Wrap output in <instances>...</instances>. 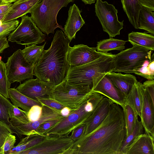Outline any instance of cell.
Here are the masks:
<instances>
[{
  "mask_svg": "<svg viewBox=\"0 0 154 154\" xmlns=\"http://www.w3.org/2000/svg\"><path fill=\"white\" fill-rule=\"evenodd\" d=\"M126 134L123 109L113 102L103 122L90 134L74 142L67 154H119Z\"/></svg>",
  "mask_w": 154,
  "mask_h": 154,
  "instance_id": "6da1fadb",
  "label": "cell"
},
{
  "mask_svg": "<svg viewBox=\"0 0 154 154\" xmlns=\"http://www.w3.org/2000/svg\"><path fill=\"white\" fill-rule=\"evenodd\" d=\"M70 42L61 30H57L50 47L35 64L33 75L54 86L65 81L70 66L67 60Z\"/></svg>",
  "mask_w": 154,
  "mask_h": 154,
  "instance_id": "7a4b0ae2",
  "label": "cell"
},
{
  "mask_svg": "<svg viewBox=\"0 0 154 154\" xmlns=\"http://www.w3.org/2000/svg\"><path fill=\"white\" fill-rule=\"evenodd\" d=\"M115 54L104 53L100 57L87 64L70 66L66 79L71 85H90L93 86V79L98 75L112 72Z\"/></svg>",
  "mask_w": 154,
  "mask_h": 154,
  "instance_id": "3957f363",
  "label": "cell"
},
{
  "mask_svg": "<svg viewBox=\"0 0 154 154\" xmlns=\"http://www.w3.org/2000/svg\"><path fill=\"white\" fill-rule=\"evenodd\" d=\"M74 0H42L30 13L31 18L37 26L43 33L48 35L54 34V30L63 28L57 23V17L59 11L66 7Z\"/></svg>",
  "mask_w": 154,
  "mask_h": 154,
  "instance_id": "277c9868",
  "label": "cell"
},
{
  "mask_svg": "<svg viewBox=\"0 0 154 154\" xmlns=\"http://www.w3.org/2000/svg\"><path fill=\"white\" fill-rule=\"evenodd\" d=\"M92 87L88 85H71L65 80L54 87L49 98L58 102L72 111L78 109L87 100L92 92Z\"/></svg>",
  "mask_w": 154,
  "mask_h": 154,
  "instance_id": "5b68a950",
  "label": "cell"
},
{
  "mask_svg": "<svg viewBox=\"0 0 154 154\" xmlns=\"http://www.w3.org/2000/svg\"><path fill=\"white\" fill-rule=\"evenodd\" d=\"M152 51L137 45L115 55L112 72L134 73L146 60L152 59Z\"/></svg>",
  "mask_w": 154,
  "mask_h": 154,
  "instance_id": "8992f818",
  "label": "cell"
},
{
  "mask_svg": "<svg viewBox=\"0 0 154 154\" xmlns=\"http://www.w3.org/2000/svg\"><path fill=\"white\" fill-rule=\"evenodd\" d=\"M21 19L19 26L9 35L8 41L28 46L45 41V35L37 26L31 17L25 15Z\"/></svg>",
  "mask_w": 154,
  "mask_h": 154,
  "instance_id": "52a82bcc",
  "label": "cell"
},
{
  "mask_svg": "<svg viewBox=\"0 0 154 154\" xmlns=\"http://www.w3.org/2000/svg\"><path fill=\"white\" fill-rule=\"evenodd\" d=\"M86 100L78 109L71 111L68 116L61 119L48 130L44 135L67 136L75 129L84 124L85 121L93 113L89 112L86 108Z\"/></svg>",
  "mask_w": 154,
  "mask_h": 154,
  "instance_id": "ba28073f",
  "label": "cell"
},
{
  "mask_svg": "<svg viewBox=\"0 0 154 154\" xmlns=\"http://www.w3.org/2000/svg\"><path fill=\"white\" fill-rule=\"evenodd\" d=\"M96 15L102 25L103 31L110 38L115 37L120 34L123 28V21L118 19L117 10L114 6L102 0H97L95 4Z\"/></svg>",
  "mask_w": 154,
  "mask_h": 154,
  "instance_id": "9c48e42d",
  "label": "cell"
},
{
  "mask_svg": "<svg viewBox=\"0 0 154 154\" xmlns=\"http://www.w3.org/2000/svg\"><path fill=\"white\" fill-rule=\"evenodd\" d=\"M8 76L11 83L23 81L33 77L35 64L28 62L19 49L8 58L5 63Z\"/></svg>",
  "mask_w": 154,
  "mask_h": 154,
  "instance_id": "30bf717a",
  "label": "cell"
},
{
  "mask_svg": "<svg viewBox=\"0 0 154 154\" xmlns=\"http://www.w3.org/2000/svg\"><path fill=\"white\" fill-rule=\"evenodd\" d=\"M73 142L70 136H47L38 144L20 154H67Z\"/></svg>",
  "mask_w": 154,
  "mask_h": 154,
  "instance_id": "8fae6325",
  "label": "cell"
},
{
  "mask_svg": "<svg viewBox=\"0 0 154 154\" xmlns=\"http://www.w3.org/2000/svg\"><path fill=\"white\" fill-rule=\"evenodd\" d=\"M42 108L41 115L38 119L35 121L27 123L11 122L12 125L11 130L13 133L20 138L22 137V135L29 136L36 134L37 129L42 124L51 120L64 117L61 115L60 110L44 105H42Z\"/></svg>",
  "mask_w": 154,
  "mask_h": 154,
  "instance_id": "7c38bea8",
  "label": "cell"
},
{
  "mask_svg": "<svg viewBox=\"0 0 154 154\" xmlns=\"http://www.w3.org/2000/svg\"><path fill=\"white\" fill-rule=\"evenodd\" d=\"M106 74H99L93 79L92 91L101 94L122 107L125 104V97L114 86Z\"/></svg>",
  "mask_w": 154,
  "mask_h": 154,
  "instance_id": "4fadbf2b",
  "label": "cell"
},
{
  "mask_svg": "<svg viewBox=\"0 0 154 154\" xmlns=\"http://www.w3.org/2000/svg\"><path fill=\"white\" fill-rule=\"evenodd\" d=\"M104 53L96 51V47L91 48L84 44L69 46L67 54V60L70 66L82 65L98 59Z\"/></svg>",
  "mask_w": 154,
  "mask_h": 154,
  "instance_id": "5bb4252c",
  "label": "cell"
},
{
  "mask_svg": "<svg viewBox=\"0 0 154 154\" xmlns=\"http://www.w3.org/2000/svg\"><path fill=\"white\" fill-rule=\"evenodd\" d=\"M54 86L45 83L38 79H29L17 87L20 92L32 99L49 98L50 95Z\"/></svg>",
  "mask_w": 154,
  "mask_h": 154,
  "instance_id": "9a60e30c",
  "label": "cell"
},
{
  "mask_svg": "<svg viewBox=\"0 0 154 154\" xmlns=\"http://www.w3.org/2000/svg\"><path fill=\"white\" fill-rule=\"evenodd\" d=\"M112 103V101L105 97L102 99L94 112L85 122L86 128L82 137L90 134L103 122L107 116Z\"/></svg>",
  "mask_w": 154,
  "mask_h": 154,
  "instance_id": "2e32d148",
  "label": "cell"
},
{
  "mask_svg": "<svg viewBox=\"0 0 154 154\" xmlns=\"http://www.w3.org/2000/svg\"><path fill=\"white\" fill-rule=\"evenodd\" d=\"M142 104L141 121L145 133L154 137V103L145 89L142 84L141 88Z\"/></svg>",
  "mask_w": 154,
  "mask_h": 154,
  "instance_id": "e0dca14e",
  "label": "cell"
},
{
  "mask_svg": "<svg viewBox=\"0 0 154 154\" xmlns=\"http://www.w3.org/2000/svg\"><path fill=\"white\" fill-rule=\"evenodd\" d=\"M81 12L75 4L69 8L68 17L63 29L66 36L70 42L75 38L76 32L85 23L81 15Z\"/></svg>",
  "mask_w": 154,
  "mask_h": 154,
  "instance_id": "ac0fdd59",
  "label": "cell"
},
{
  "mask_svg": "<svg viewBox=\"0 0 154 154\" xmlns=\"http://www.w3.org/2000/svg\"><path fill=\"white\" fill-rule=\"evenodd\" d=\"M125 154H154V137L146 133L138 135L127 148Z\"/></svg>",
  "mask_w": 154,
  "mask_h": 154,
  "instance_id": "d6986e66",
  "label": "cell"
},
{
  "mask_svg": "<svg viewBox=\"0 0 154 154\" xmlns=\"http://www.w3.org/2000/svg\"><path fill=\"white\" fill-rule=\"evenodd\" d=\"M42 0H18L12 4L2 21H11L30 13Z\"/></svg>",
  "mask_w": 154,
  "mask_h": 154,
  "instance_id": "ffe728a7",
  "label": "cell"
},
{
  "mask_svg": "<svg viewBox=\"0 0 154 154\" xmlns=\"http://www.w3.org/2000/svg\"><path fill=\"white\" fill-rule=\"evenodd\" d=\"M106 75L125 97L137 81L136 77L130 74H123L112 72L106 73Z\"/></svg>",
  "mask_w": 154,
  "mask_h": 154,
  "instance_id": "44dd1931",
  "label": "cell"
},
{
  "mask_svg": "<svg viewBox=\"0 0 154 154\" xmlns=\"http://www.w3.org/2000/svg\"><path fill=\"white\" fill-rule=\"evenodd\" d=\"M9 98L13 105L21 108L23 110L28 112L32 106L38 105L42 106L38 101L27 97L19 91L16 88H10L8 91Z\"/></svg>",
  "mask_w": 154,
  "mask_h": 154,
  "instance_id": "7402d4cb",
  "label": "cell"
},
{
  "mask_svg": "<svg viewBox=\"0 0 154 154\" xmlns=\"http://www.w3.org/2000/svg\"><path fill=\"white\" fill-rule=\"evenodd\" d=\"M142 84L137 81L125 97V104L130 105L140 118L142 104L141 92Z\"/></svg>",
  "mask_w": 154,
  "mask_h": 154,
  "instance_id": "603a6c76",
  "label": "cell"
},
{
  "mask_svg": "<svg viewBox=\"0 0 154 154\" xmlns=\"http://www.w3.org/2000/svg\"><path fill=\"white\" fill-rule=\"evenodd\" d=\"M122 7L129 22L136 29H138V18L142 5L139 0H121Z\"/></svg>",
  "mask_w": 154,
  "mask_h": 154,
  "instance_id": "cb8c5ba5",
  "label": "cell"
},
{
  "mask_svg": "<svg viewBox=\"0 0 154 154\" xmlns=\"http://www.w3.org/2000/svg\"><path fill=\"white\" fill-rule=\"evenodd\" d=\"M154 10L142 5L138 18V29L154 35Z\"/></svg>",
  "mask_w": 154,
  "mask_h": 154,
  "instance_id": "d4e9b609",
  "label": "cell"
},
{
  "mask_svg": "<svg viewBox=\"0 0 154 154\" xmlns=\"http://www.w3.org/2000/svg\"><path fill=\"white\" fill-rule=\"evenodd\" d=\"M128 41L132 45L141 46L154 50V36L145 32H132L128 34Z\"/></svg>",
  "mask_w": 154,
  "mask_h": 154,
  "instance_id": "484cf974",
  "label": "cell"
},
{
  "mask_svg": "<svg viewBox=\"0 0 154 154\" xmlns=\"http://www.w3.org/2000/svg\"><path fill=\"white\" fill-rule=\"evenodd\" d=\"M47 136L38 134L27 136L21 139L20 142L12 149L8 154H20L21 152L29 149L38 144Z\"/></svg>",
  "mask_w": 154,
  "mask_h": 154,
  "instance_id": "4316f807",
  "label": "cell"
},
{
  "mask_svg": "<svg viewBox=\"0 0 154 154\" xmlns=\"http://www.w3.org/2000/svg\"><path fill=\"white\" fill-rule=\"evenodd\" d=\"M127 41L112 38L103 39L97 42L96 47L97 51L106 53L112 50L122 51L125 48Z\"/></svg>",
  "mask_w": 154,
  "mask_h": 154,
  "instance_id": "83f0119b",
  "label": "cell"
},
{
  "mask_svg": "<svg viewBox=\"0 0 154 154\" xmlns=\"http://www.w3.org/2000/svg\"><path fill=\"white\" fill-rule=\"evenodd\" d=\"M46 44V42H45L42 46H37L35 44L27 47L25 46V48L22 50V51L26 60L28 62L35 64L41 56Z\"/></svg>",
  "mask_w": 154,
  "mask_h": 154,
  "instance_id": "f1b7e54d",
  "label": "cell"
},
{
  "mask_svg": "<svg viewBox=\"0 0 154 154\" xmlns=\"http://www.w3.org/2000/svg\"><path fill=\"white\" fill-rule=\"evenodd\" d=\"M122 108L124 111L125 119L126 137L133 131L136 125L138 116L128 104H125Z\"/></svg>",
  "mask_w": 154,
  "mask_h": 154,
  "instance_id": "f546056e",
  "label": "cell"
},
{
  "mask_svg": "<svg viewBox=\"0 0 154 154\" xmlns=\"http://www.w3.org/2000/svg\"><path fill=\"white\" fill-rule=\"evenodd\" d=\"M11 83L8 76L5 64L0 60V94L9 98L8 90Z\"/></svg>",
  "mask_w": 154,
  "mask_h": 154,
  "instance_id": "4dcf8cb0",
  "label": "cell"
},
{
  "mask_svg": "<svg viewBox=\"0 0 154 154\" xmlns=\"http://www.w3.org/2000/svg\"><path fill=\"white\" fill-rule=\"evenodd\" d=\"M134 73L148 80L154 79V58L146 60L141 66L135 71Z\"/></svg>",
  "mask_w": 154,
  "mask_h": 154,
  "instance_id": "1f68e13d",
  "label": "cell"
},
{
  "mask_svg": "<svg viewBox=\"0 0 154 154\" xmlns=\"http://www.w3.org/2000/svg\"><path fill=\"white\" fill-rule=\"evenodd\" d=\"M143 127L141 121L137 119L136 125L132 132L124 140L119 152V154H125L126 150L133 141L138 135L143 133Z\"/></svg>",
  "mask_w": 154,
  "mask_h": 154,
  "instance_id": "d6a6232c",
  "label": "cell"
},
{
  "mask_svg": "<svg viewBox=\"0 0 154 154\" xmlns=\"http://www.w3.org/2000/svg\"><path fill=\"white\" fill-rule=\"evenodd\" d=\"M13 105L8 98L0 94V120L5 122L11 129L12 125L9 120L8 110Z\"/></svg>",
  "mask_w": 154,
  "mask_h": 154,
  "instance_id": "836d02e7",
  "label": "cell"
},
{
  "mask_svg": "<svg viewBox=\"0 0 154 154\" xmlns=\"http://www.w3.org/2000/svg\"><path fill=\"white\" fill-rule=\"evenodd\" d=\"M8 114L10 122H15L22 123L29 122L27 117V112L14 105L9 109Z\"/></svg>",
  "mask_w": 154,
  "mask_h": 154,
  "instance_id": "e575fe53",
  "label": "cell"
},
{
  "mask_svg": "<svg viewBox=\"0 0 154 154\" xmlns=\"http://www.w3.org/2000/svg\"><path fill=\"white\" fill-rule=\"evenodd\" d=\"M13 133V131L6 123L0 120V154H4L3 146L5 141L8 136Z\"/></svg>",
  "mask_w": 154,
  "mask_h": 154,
  "instance_id": "d590c367",
  "label": "cell"
},
{
  "mask_svg": "<svg viewBox=\"0 0 154 154\" xmlns=\"http://www.w3.org/2000/svg\"><path fill=\"white\" fill-rule=\"evenodd\" d=\"M19 21L17 20L0 25V38L6 37L17 27Z\"/></svg>",
  "mask_w": 154,
  "mask_h": 154,
  "instance_id": "8d00e7d4",
  "label": "cell"
},
{
  "mask_svg": "<svg viewBox=\"0 0 154 154\" xmlns=\"http://www.w3.org/2000/svg\"><path fill=\"white\" fill-rule=\"evenodd\" d=\"M64 117L51 120L42 124L37 129L36 131V134L44 135L46 131L58 122Z\"/></svg>",
  "mask_w": 154,
  "mask_h": 154,
  "instance_id": "74e56055",
  "label": "cell"
},
{
  "mask_svg": "<svg viewBox=\"0 0 154 154\" xmlns=\"http://www.w3.org/2000/svg\"><path fill=\"white\" fill-rule=\"evenodd\" d=\"M42 106L35 105L32 106L27 112V117L30 122H34L38 119L42 112Z\"/></svg>",
  "mask_w": 154,
  "mask_h": 154,
  "instance_id": "f35d334b",
  "label": "cell"
},
{
  "mask_svg": "<svg viewBox=\"0 0 154 154\" xmlns=\"http://www.w3.org/2000/svg\"><path fill=\"white\" fill-rule=\"evenodd\" d=\"M37 100L41 103L42 105H45L60 111L65 107L58 102L49 98H38Z\"/></svg>",
  "mask_w": 154,
  "mask_h": 154,
  "instance_id": "ab89813d",
  "label": "cell"
},
{
  "mask_svg": "<svg viewBox=\"0 0 154 154\" xmlns=\"http://www.w3.org/2000/svg\"><path fill=\"white\" fill-rule=\"evenodd\" d=\"M16 142L15 136L11 134L6 140L3 146L4 154H8L9 152L14 146Z\"/></svg>",
  "mask_w": 154,
  "mask_h": 154,
  "instance_id": "60d3db41",
  "label": "cell"
},
{
  "mask_svg": "<svg viewBox=\"0 0 154 154\" xmlns=\"http://www.w3.org/2000/svg\"><path fill=\"white\" fill-rule=\"evenodd\" d=\"M86 128L85 124H83L76 128L72 131L70 136L74 142L83 136L84 134Z\"/></svg>",
  "mask_w": 154,
  "mask_h": 154,
  "instance_id": "b9f144b4",
  "label": "cell"
},
{
  "mask_svg": "<svg viewBox=\"0 0 154 154\" xmlns=\"http://www.w3.org/2000/svg\"><path fill=\"white\" fill-rule=\"evenodd\" d=\"M142 85L143 88L150 96L152 101L154 102V80L146 81L142 84Z\"/></svg>",
  "mask_w": 154,
  "mask_h": 154,
  "instance_id": "7bdbcfd3",
  "label": "cell"
},
{
  "mask_svg": "<svg viewBox=\"0 0 154 154\" xmlns=\"http://www.w3.org/2000/svg\"><path fill=\"white\" fill-rule=\"evenodd\" d=\"M8 42L6 37L0 38V54L9 47Z\"/></svg>",
  "mask_w": 154,
  "mask_h": 154,
  "instance_id": "ee69618b",
  "label": "cell"
},
{
  "mask_svg": "<svg viewBox=\"0 0 154 154\" xmlns=\"http://www.w3.org/2000/svg\"><path fill=\"white\" fill-rule=\"evenodd\" d=\"M143 6L154 10V0H139Z\"/></svg>",
  "mask_w": 154,
  "mask_h": 154,
  "instance_id": "f6af8a7d",
  "label": "cell"
},
{
  "mask_svg": "<svg viewBox=\"0 0 154 154\" xmlns=\"http://www.w3.org/2000/svg\"><path fill=\"white\" fill-rule=\"evenodd\" d=\"M12 5L11 3L0 5V15L7 13Z\"/></svg>",
  "mask_w": 154,
  "mask_h": 154,
  "instance_id": "bcb514c9",
  "label": "cell"
},
{
  "mask_svg": "<svg viewBox=\"0 0 154 154\" xmlns=\"http://www.w3.org/2000/svg\"><path fill=\"white\" fill-rule=\"evenodd\" d=\"M71 111L67 107H65L60 110V113L63 117H66L68 116L70 113Z\"/></svg>",
  "mask_w": 154,
  "mask_h": 154,
  "instance_id": "7dc6e473",
  "label": "cell"
},
{
  "mask_svg": "<svg viewBox=\"0 0 154 154\" xmlns=\"http://www.w3.org/2000/svg\"><path fill=\"white\" fill-rule=\"evenodd\" d=\"M17 0H2L0 2V5L11 3L13 2H15Z\"/></svg>",
  "mask_w": 154,
  "mask_h": 154,
  "instance_id": "c3c4849f",
  "label": "cell"
},
{
  "mask_svg": "<svg viewBox=\"0 0 154 154\" xmlns=\"http://www.w3.org/2000/svg\"><path fill=\"white\" fill-rule=\"evenodd\" d=\"M85 4L91 5V4L94 3L96 0H81Z\"/></svg>",
  "mask_w": 154,
  "mask_h": 154,
  "instance_id": "681fc988",
  "label": "cell"
},
{
  "mask_svg": "<svg viewBox=\"0 0 154 154\" xmlns=\"http://www.w3.org/2000/svg\"><path fill=\"white\" fill-rule=\"evenodd\" d=\"M8 13V12H7ZM7 13H6L5 14L0 15V23L2 24V20L5 17V15L7 14Z\"/></svg>",
  "mask_w": 154,
  "mask_h": 154,
  "instance_id": "f907efd6",
  "label": "cell"
}]
</instances>
